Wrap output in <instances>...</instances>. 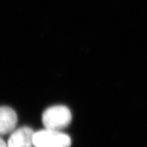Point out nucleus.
I'll return each instance as SVG.
<instances>
[{
  "instance_id": "nucleus-2",
  "label": "nucleus",
  "mask_w": 147,
  "mask_h": 147,
  "mask_svg": "<svg viewBox=\"0 0 147 147\" xmlns=\"http://www.w3.org/2000/svg\"><path fill=\"white\" fill-rule=\"evenodd\" d=\"M34 144V147H69L71 141L67 134L45 128L35 132Z\"/></svg>"
},
{
  "instance_id": "nucleus-4",
  "label": "nucleus",
  "mask_w": 147,
  "mask_h": 147,
  "mask_svg": "<svg viewBox=\"0 0 147 147\" xmlns=\"http://www.w3.org/2000/svg\"><path fill=\"white\" fill-rule=\"evenodd\" d=\"M17 122V115L12 108L8 106H0V136L14 131Z\"/></svg>"
},
{
  "instance_id": "nucleus-5",
  "label": "nucleus",
  "mask_w": 147,
  "mask_h": 147,
  "mask_svg": "<svg viewBox=\"0 0 147 147\" xmlns=\"http://www.w3.org/2000/svg\"><path fill=\"white\" fill-rule=\"evenodd\" d=\"M0 147H8V144L0 137Z\"/></svg>"
},
{
  "instance_id": "nucleus-1",
  "label": "nucleus",
  "mask_w": 147,
  "mask_h": 147,
  "mask_svg": "<svg viewBox=\"0 0 147 147\" xmlns=\"http://www.w3.org/2000/svg\"><path fill=\"white\" fill-rule=\"evenodd\" d=\"M71 118V113L67 106L57 105L48 108L43 113L42 120L46 129L60 131L69 125Z\"/></svg>"
},
{
  "instance_id": "nucleus-3",
  "label": "nucleus",
  "mask_w": 147,
  "mask_h": 147,
  "mask_svg": "<svg viewBox=\"0 0 147 147\" xmlns=\"http://www.w3.org/2000/svg\"><path fill=\"white\" fill-rule=\"evenodd\" d=\"M35 132L29 127H23L11 133L8 140V147H34Z\"/></svg>"
}]
</instances>
